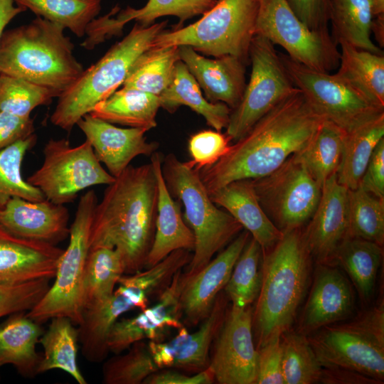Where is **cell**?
Segmentation results:
<instances>
[{"instance_id":"cell-1","label":"cell","mask_w":384,"mask_h":384,"mask_svg":"<svg viewBox=\"0 0 384 384\" xmlns=\"http://www.w3.org/2000/svg\"><path fill=\"white\" fill-rule=\"evenodd\" d=\"M324 119L297 88L234 142L216 163L199 171L208 193L234 181L271 174L309 144Z\"/></svg>"},{"instance_id":"cell-2","label":"cell","mask_w":384,"mask_h":384,"mask_svg":"<svg viewBox=\"0 0 384 384\" xmlns=\"http://www.w3.org/2000/svg\"><path fill=\"white\" fill-rule=\"evenodd\" d=\"M104 192L97 203L90 235V250L116 249L125 273L145 267L154 233L158 188L152 164L128 166Z\"/></svg>"},{"instance_id":"cell-3","label":"cell","mask_w":384,"mask_h":384,"mask_svg":"<svg viewBox=\"0 0 384 384\" xmlns=\"http://www.w3.org/2000/svg\"><path fill=\"white\" fill-rule=\"evenodd\" d=\"M262 255L260 288L252 311L257 349L289 331L306 292L311 258L300 228L284 231Z\"/></svg>"},{"instance_id":"cell-4","label":"cell","mask_w":384,"mask_h":384,"mask_svg":"<svg viewBox=\"0 0 384 384\" xmlns=\"http://www.w3.org/2000/svg\"><path fill=\"white\" fill-rule=\"evenodd\" d=\"M64 28L37 16L0 36V75L22 78L58 97L84 71Z\"/></svg>"},{"instance_id":"cell-5","label":"cell","mask_w":384,"mask_h":384,"mask_svg":"<svg viewBox=\"0 0 384 384\" xmlns=\"http://www.w3.org/2000/svg\"><path fill=\"white\" fill-rule=\"evenodd\" d=\"M166 21L143 26L136 23L130 32L115 43L59 97L50 116L52 124L70 132L99 102L122 85L136 60L152 47Z\"/></svg>"},{"instance_id":"cell-6","label":"cell","mask_w":384,"mask_h":384,"mask_svg":"<svg viewBox=\"0 0 384 384\" xmlns=\"http://www.w3.org/2000/svg\"><path fill=\"white\" fill-rule=\"evenodd\" d=\"M161 169L170 194L183 205V218L195 238L193 255L184 273L190 277L203 269L243 228L213 202L199 171L172 153L162 159Z\"/></svg>"},{"instance_id":"cell-7","label":"cell","mask_w":384,"mask_h":384,"mask_svg":"<svg viewBox=\"0 0 384 384\" xmlns=\"http://www.w3.org/2000/svg\"><path fill=\"white\" fill-rule=\"evenodd\" d=\"M257 8L258 0H218L193 23L161 32L152 47L186 46L206 55H232L246 63Z\"/></svg>"},{"instance_id":"cell-8","label":"cell","mask_w":384,"mask_h":384,"mask_svg":"<svg viewBox=\"0 0 384 384\" xmlns=\"http://www.w3.org/2000/svg\"><path fill=\"white\" fill-rule=\"evenodd\" d=\"M308 336L323 368H341L384 380V302L348 322L334 323Z\"/></svg>"},{"instance_id":"cell-9","label":"cell","mask_w":384,"mask_h":384,"mask_svg":"<svg viewBox=\"0 0 384 384\" xmlns=\"http://www.w3.org/2000/svg\"><path fill=\"white\" fill-rule=\"evenodd\" d=\"M174 274L172 264L162 260L145 270L122 275L118 287L110 297L85 306L78 328L84 357L95 363L104 360L109 352L107 339L113 324L133 309H146L149 297L161 293Z\"/></svg>"},{"instance_id":"cell-10","label":"cell","mask_w":384,"mask_h":384,"mask_svg":"<svg viewBox=\"0 0 384 384\" xmlns=\"http://www.w3.org/2000/svg\"><path fill=\"white\" fill-rule=\"evenodd\" d=\"M97 204V197L93 190H89L80 198L70 227L68 247L58 262L55 282L41 300L26 313L40 324L57 316L67 317L75 325L81 321L83 277Z\"/></svg>"},{"instance_id":"cell-11","label":"cell","mask_w":384,"mask_h":384,"mask_svg":"<svg viewBox=\"0 0 384 384\" xmlns=\"http://www.w3.org/2000/svg\"><path fill=\"white\" fill-rule=\"evenodd\" d=\"M43 153L41 166L26 181L54 203L73 202L85 189L109 185L115 179L102 167L87 139L73 146L66 139H50Z\"/></svg>"},{"instance_id":"cell-12","label":"cell","mask_w":384,"mask_h":384,"mask_svg":"<svg viewBox=\"0 0 384 384\" xmlns=\"http://www.w3.org/2000/svg\"><path fill=\"white\" fill-rule=\"evenodd\" d=\"M255 31L310 68L331 73L338 66L340 50L329 30L308 28L287 0H258Z\"/></svg>"},{"instance_id":"cell-13","label":"cell","mask_w":384,"mask_h":384,"mask_svg":"<svg viewBox=\"0 0 384 384\" xmlns=\"http://www.w3.org/2000/svg\"><path fill=\"white\" fill-rule=\"evenodd\" d=\"M249 58L252 65L250 80L240 102L231 110L226 127L225 134L233 142L297 89L274 45L267 38L254 36Z\"/></svg>"},{"instance_id":"cell-14","label":"cell","mask_w":384,"mask_h":384,"mask_svg":"<svg viewBox=\"0 0 384 384\" xmlns=\"http://www.w3.org/2000/svg\"><path fill=\"white\" fill-rule=\"evenodd\" d=\"M251 180L262 208L282 232L309 220L321 193L297 154L267 176Z\"/></svg>"},{"instance_id":"cell-15","label":"cell","mask_w":384,"mask_h":384,"mask_svg":"<svg viewBox=\"0 0 384 384\" xmlns=\"http://www.w3.org/2000/svg\"><path fill=\"white\" fill-rule=\"evenodd\" d=\"M294 85L324 119L345 132L384 110L372 105L335 73L319 71L279 54Z\"/></svg>"},{"instance_id":"cell-16","label":"cell","mask_w":384,"mask_h":384,"mask_svg":"<svg viewBox=\"0 0 384 384\" xmlns=\"http://www.w3.org/2000/svg\"><path fill=\"white\" fill-rule=\"evenodd\" d=\"M252 309L231 306L219 332L208 368L220 384H255L257 350L252 335Z\"/></svg>"},{"instance_id":"cell-17","label":"cell","mask_w":384,"mask_h":384,"mask_svg":"<svg viewBox=\"0 0 384 384\" xmlns=\"http://www.w3.org/2000/svg\"><path fill=\"white\" fill-rule=\"evenodd\" d=\"M183 281V273L179 270L159 295L154 305L141 310V313L134 317L117 320L108 334L107 345L109 351L119 354L135 342L146 338L161 342L169 330L181 328V294Z\"/></svg>"},{"instance_id":"cell-18","label":"cell","mask_w":384,"mask_h":384,"mask_svg":"<svg viewBox=\"0 0 384 384\" xmlns=\"http://www.w3.org/2000/svg\"><path fill=\"white\" fill-rule=\"evenodd\" d=\"M226 297L222 292L218 295L210 314L196 331L191 334L183 326L167 342L149 341V350L159 369L175 368L197 373L208 367L210 345L225 319Z\"/></svg>"},{"instance_id":"cell-19","label":"cell","mask_w":384,"mask_h":384,"mask_svg":"<svg viewBox=\"0 0 384 384\" xmlns=\"http://www.w3.org/2000/svg\"><path fill=\"white\" fill-rule=\"evenodd\" d=\"M309 220L303 236L310 255L318 264L331 265L348 228V189L338 182L336 174L324 183Z\"/></svg>"},{"instance_id":"cell-20","label":"cell","mask_w":384,"mask_h":384,"mask_svg":"<svg viewBox=\"0 0 384 384\" xmlns=\"http://www.w3.org/2000/svg\"><path fill=\"white\" fill-rule=\"evenodd\" d=\"M246 230L240 233L230 245L199 272L186 277L181 294V303L185 322L196 326L205 320L213 304L225 288L233 267L250 238Z\"/></svg>"},{"instance_id":"cell-21","label":"cell","mask_w":384,"mask_h":384,"mask_svg":"<svg viewBox=\"0 0 384 384\" xmlns=\"http://www.w3.org/2000/svg\"><path fill=\"white\" fill-rule=\"evenodd\" d=\"M353 309V292L348 279L336 265L318 264L297 331L308 336L345 319Z\"/></svg>"},{"instance_id":"cell-22","label":"cell","mask_w":384,"mask_h":384,"mask_svg":"<svg viewBox=\"0 0 384 384\" xmlns=\"http://www.w3.org/2000/svg\"><path fill=\"white\" fill-rule=\"evenodd\" d=\"M77 125L91 144L97 159L108 172L117 177L137 156H151L159 148L156 142H147L144 128H119L90 114Z\"/></svg>"},{"instance_id":"cell-23","label":"cell","mask_w":384,"mask_h":384,"mask_svg":"<svg viewBox=\"0 0 384 384\" xmlns=\"http://www.w3.org/2000/svg\"><path fill=\"white\" fill-rule=\"evenodd\" d=\"M65 206L45 198L31 201L11 198L0 209V225L11 234L56 245L69 236Z\"/></svg>"},{"instance_id":"cell-24","label":"cell","mask_w":384,"mask_h":384,"mask_svg":"<svg viewBox=\"0 0 384 384\" xmlns=\"http://www.w3.org/2000/svg\"><path fill=\"white\" fill-rule=\"evenodd\" d=\"M63 252L54 245L15 236L0 225V284L51 279Z\"/></svg>"},{"instance_id":"cell-25","label":"cell","mask_w":384,"mask_h":384,"mask_svg":"<svg viewBox=\"0 0 384 384\" xmlns=\"http://www.w3.org/2000/svg\"><path fill=\"white\" fill-rule=\"evenodd\" d=\"M178 47L180 60L203 90L208 100L235 109L246 86L245 63L232 55L209 58L189 46Z\"/></svg>"},{"instance_id":"cell-26","label":"cell","mask_w":384,"mask_h":384,"mask_svg":"<svg viewBox=\"0 0 384 384\" xmlns=\"http://www.w3.org/2000/svg\"><path fill=\"white\" fill-rule=\"evenodd\" d=\"M162 159L156 151L151 155L157 181L158 200L155 233L145 263L146 268L155 265L175 250L193 251L195 246L193 233L182 215L179 201L170 194L165 183Z\"/></svg>"},{"instance_id":"cell-27","label":"cell","mask_w":384,"mask_h":384,"mask_svg":"<svg viewBox=\"0 0 384 384\" xmlns=\"http://www.w3.org/2000/svg\"><path fill=\"white\" fill-rule=\"evenodd\" d=\"M218 0H149L143 7H127L121 10L115 6L106 15L95 18L90 25L92 40L100 44L112 36L122 33L126 23L131 21L149 26L160 17L174 16L183 23L186 20L203 14Z\"/></svg>"},{"instance_id":"cell-28","label":"cell","mask_w":384,"mask_h":384,"mask_svg":"<svg viewBox=\"0 0 384 384\" xmlns=\"http://www.w3.org/2000/svg\"><path fill=\"white\" fill-rule=\"evenodd\" d=\"M213 202L230 214L260 245L262 250L274 245L284 232L272 223L262 208L251 179L232 181L210 193Z\"/></svg>"},{"instance_id":"cell-29","label":"cell","mask_w":384,"mask_h":384,"mask_svg":"<svg viewBox=\"0 0 384 384\" xmlns=\"http://www.w3.org/2000/svg\"><path fill=\"white\" fill-rule=\"evenodd\" d=\"M44 332L25 311L10 314L0 324V367L12 365L24 377H33L42 356L36 350Z\"/></svg>"},{"instance_id":"cell-30","label":"cell","mask_w":384,"mask_h":384,"mask_svg":"<svg viewBox=\"0 0 384 384\" xmlns=\"http://www.w3.org/2000/svg\"><path fill=\"white\" fill-rule=\"evenodd\" d=\"M384 138V110L345 132L341 160L336 171L339 183L349 190L358 187L370 156Z\"/></svg>"},{"instance_id":"cell-31","label":"cell","mask_w":384,"mask_h":384,"mask_svg":"<svg viewBox=\"0 0 384 384\" xmlns=\"http://www.w3.org/2000/svg\"><path fill=\"white\" fill-rule=\"evenodd\" d=\"M335 74L372 105L384 110V55L343 43Z\"/></svg>"},{"instance_id":"cell-32","label":"cell","mask_w":384,"mask_h":384,"mask_svg":"<svg viewBox=\"0 0 384 384\" xmlns=\"http://www.w3.org/2000/svg\"><path fill=\"white\" fill-rule=\"evenodd\" d=\"M159 99L161 107L171 113L181 105L190 107L215 130L220 132L228 124L231 109L224 103L205 99L197 81L181 60L176 63L172 80Z\"/></svg>"},{"instance_id":"cell-33","label":"cell","mask_w":384,"mask_h":384,"mask_svg":"<svg viewBox=\"0 0 384 384\" xmlns=\"http://www.w3.org/2000/svg\"><path fill=\"white\" fill-rule=\"evenodd\" d=\"M160 107L159 96L122 87L97 103L89 114L112 124L149 131L157 124L156 116Z\"/></svg>"},{"instance_id":"cell-34","label":"cell","mask_w":384,"mask_h":384,"mask_svg":"<svg viewBox=\"0 0 384 384\" xmlns=\"http://www.w3.org/2000/svg\"><path fill=\"white\" fill-rule=\"evenodd\" d=\"M373 18L371 0H330L331 36L338 46L345 43L359 49L383 53L371 39Z\"/></svg>"},{"instance_id":"cell-35","label":"cell","mask_w":384,"mask_h":384,"mask_svg":"<svg viewBox=\"0 0 384 384\" xmlns=\"http://www.w3.org/2000/svg\"><path fill=\"white\" fill-rule=\"evenodd\" d=\"M50 320L48 329L39 339L44 353L38 373L59 369L68 373L78 383L87 384L78 363V329L65 316L53 317Z\"/></svg>"},{"instance_id":"cell-36","label":"cell","mask_w":384,"mask_h":384,"mask_svg":"<svg viewBox=\"0 0 384 384\" xmlns=\"http://www.w3.org/2000/svg\"><path fill=\"white\" fill-rule=\"evenodd\" d=\"M383 257V246L358 238L346 237L338 245L331 265L348 275L361 298L372 296Z\"/></svg>"},{"instance_id":"cell-37","label":"cell","mask_w":384,"mask_h":384,"mask_svg":"<svg viewBox=\"0 0 384 384\" xmlns=\"http://www.w3.org/2000/svg\"><path fill=\"white\" fill-rule=\"evenodd\" d=\"M178 60V46L151 47L134 63L122 87L159 97L170 84Z\"/></svg>"},{"instance_id":"cell-38","label":"cell","mask_w":384,"mask_h":384,"mask_svg":"<svg viewBox=\"0 0 384 384\" xmlns=\"http://www.w3.org/2000/svg\"><path fill=\"white\" fill-rule=\"evenodd\" d=\"M345 131L324 119L309 144L298 156L322 188L326 181L336 174L343 151Z\"/></svg>"},{"instance_id":"cell-39","label":"cell","mask_w":384,"mask_h":384,"mask_svg":"<svg viewBox=\"0 0 384 384\" xmlns=\"http://www.w3.org/2000/svg\"><path fill=\"white\" fill-rule=\"evenodd\" d=\"M124 273V265L116 249L107 247L90 249L82 282L83 308L110 297Z\"/></svg>"},{"instance_id":"cell-40","label":"cell","mask_w":384,"mask_h":384,"mask_svg":"<svg viewBox=\"0 0 384 384\" xmlns=\"http://www.w3.org/2000/svg\"><path fill=\"white\" fill-rule=\"evenodd\" d=\"M37 16L56 23L79 38L101 10L102 0H14Z\"/></svg>"},{"instance_id":"cell-41","label":"cell","mask_w":384,"mask_h":384,"mask_svg":"<svg viewBox=\"0 0 384 384\" xmlns=\"http://www.w3.org/2000/svg\"><path fill=\"white\" fill-rule=\"evenodd\" d=\"M36 142V136L33 134L0 150V209L13 197L31 201L46 198L38 188L23 179L21 174L23 158Z\"/></svg>"},{"instance_id":"cell-42","label":"cell","mask_w":384,"mask_h":384,"mask_svg":"<svg viewBox=\"0 0 384 384\" xmlns=\"http://www.w3.org/2000/svg\"><path fill=\"white\" fill-rule=\"evenodd\" d=\"M262 248L251 236L237 260L224 290L232 306L245 309L257 297L261 282Z\"/></svg>"},{"instance_id":"cell-43","label":"cell","mask_w":384,"mask_h":384,"mask_svg":"<svg viewBox=\"0 0 384 384\" xmlns=\"http://www.w3.org/2000/svg\"><path fill=\"white\" fill-rule=\"evenodd\" d=\"M347 237L384 243V198H379L358 186L348 189Z\"/></svg>"},{"instance_id":"cell-44","label":"cell","mask_w":384,"mask_h":384,"mask_svg":"<svg viewBox=\"0 0 384 384\" xmlns=\"http://www.w3.org/2000/svg\"><path fill=\"white\" fill-rule=\"evenodd\" d=\"M282 373L285 384L320 383L323 367L319 362L308 336L297 331L281 336Z\"/></svg>"},{"instance_id":"cell-45","label":"cell","mask_w":384,"mask_h":384,"mask_svg":"<svg viewBox=\"0 0 384 384\" xmlns=\"http://www.w3.org/2000/svg\"><path fill=\"white\" fill-rule=\"evenodd\" d=\"M129 351L107 360L102 367V383L105 384H140L159 370L148 344L139 341Z\"/></svg>"},{"instance_id":"cell-46","label":"cell","mask_w":384,"mask_h":384,"mask_svg":"<svg viewBox=\"0 0 384 384\" xmlns=\"http://www.w3.org/2000/svg\"><path fill=\"white\" fill-rule=\"evenodd\" d=\"M57 97L51 90L22 78L0 75V111L21 117H31V112L51 103Z\"/></svg>"},{"instance_id":"cell-47","label":"cell","mask_w":384,"mask_h":384,"mask_svg":"<svg viewBox=\"0 0 384 384\" xmlns=\"http://www.w3.org/2000/svg\"><path fill=\"white\" fill-rule=\"evenodd\" d=\"M50 280L41 279L17 284H0V318L31 309L49 289Z\"/></svg>"},{"instance_id":"cell-48","label":"cell","mask_w":384,"mask_h":384,"mask_svg":"<svg viewBox=\"0 0 384 384\" xmlns=\"http://www.w3.org/2000/svg\"><path fill=\"white\" fill-rule=\"evenodd\" d=\"M230 138L217 130H203L191 136L188 149L191 160L188 166L200 171L216 163L228 151Z\"/></svg>"},{"instance_id":"cell-49","label":"cell","mask_w":384,"mask_h":384,"mask_svg":"<svg viewBox=\"0 0 384 384\" xmlns=\"http://www.w3.org/2000/svg\"><path fill=\"white\" fill-rule=\"evenodd\" d=\"M257 350L255 384H285L282 373L281 337L271 340Z\"/></svg>"},{"instance_id":"cell-50","label":"cell","mask_w":384,"mask_h":384,"mask_svg":"<svg viewBox=\"0 0 384 384\" xmlns=\"http://www.w3.org/2000/svg\"><path fill=\"white\" fill-rule=\"evenodd\" d=\"M297 17L310 29L327 31L330 0H287Z\"/></svg>"},{"instance_id":"cell-51","label":"cell","mask_w":384,"mask_h":384,"mask_svg":"<svg viewBox=\"0 0 384 384\" xmlns=\"http://www.w3.org/2000/svg\"><path fill=\"white\" fill-rule=\"evenodd\" d=\"M379 198H384V138L375 148L359 186Z\"/></svg>"},{"instance_id":"cell-52","label":"cell","mask_w":384,"mask_h":384,"mask_svg":"<svg viewBox=\"0 0 384 384\" xmlns=\"http://www.w3.org/2000/svg\"><path fill=\"white\" fill-rule=\"evenodd\" d=\"M34 132L33 120L0 111V150Z\"/></svg>"},{"instance_id":"cell-53","label":"cell","mask_w":384,"mask_h":384,"mask_svg":"<svg viewBox=\"0 0 384 384\" xmlns=\"http://www.w3.org/2000/svg\"><path fill=\"white\" fill-rule=\"evenodd\" d=\"M215 378L211 370L206 369L188 375L175 370H157L148 376L143 383L146 384H211Z\"/></svg>"},{"instance_id":"cell-54","label":"cell","mask_w":384,"mask_h":384,"mask_svg":"<svg viewBox=\"0 0 384 384\" xmlns=\"http://www.w3.org/2000/svg\"><path fill=\"white\" fill-rule=\"evenodd\" d=\"M320 383L325 384H381L376 379L341 368H323Z\"/></svg>"},{"instance_id":"cell-55","label":"cell","mask_w":384,"mask_h":384,"mask_svg":"<svg viewBox=\"0 0 384 384\" xmlns=\"http://www.w3.org/2000/svg\"><path fill=\"white\" fill-rule=\"evenodd\" d=\"M14 4V0H0V36L13 18L26 11Z\"/></svg>"},{"instance_id":"cell-56","label":"cell","mask_w":384,"mask_h":384,"mask_svg":"<svg viewBox=\"0 0 384 384\" xmlns=\"http://www.w3.org/2000/svg\"><path fill=\"white\" fill-rule=\"evenodd\" d=\"M383 14L373 18L372 23V33H374L376 41L380 47H383L384 43V23Z\"/></svg>"},{"instance_id":"cell-57","label":"cell","mask_w":384,"mask_h":384,"mask_svg":"<svg viewBox=\"0 0 384 384\" xmlns=\"http://www.w3.org/2000/svg\"><path fill=\"white\" fill-rule=\"evenodd\" d=\"M373 7L374 17L383 14L384 0H371Z\"/></svg>"}]
</instances>
